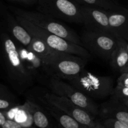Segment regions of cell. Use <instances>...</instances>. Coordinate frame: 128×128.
<instances>
[{"label": "cell", "instance_id": "1", "mask_svg": "<svg viewBox=\"0 0 128 128\" xmlns=\"http://www.w3.org/2000/svg\"><path fill=\"white\" fill-rule=\"evenodd\" d=\"M0 46L8 76L15 90L25 94L33 85L35 79L22 63L14 40L0 27Z\"/></svg>", "mask_w": 128, "mask_h": 128}, {"label": "cell", "instance_id": "2", "mask_svg": "<svg viewBox=\"0 0 128 128\" xmlns=\"http://www.w3.org/2000/svg\"><path fill=\"white\" fill-rule=\"evenodd\" d=\"M88 61L76 55L54 50L43 63L47 75L68 82L84 69Z\"/></svg>", "mask_w": 128, "mask_h": 128}, {"label": "cell", "instance_id": "3", "mask_svg": "<svg viewBox=\"0 0 128 128\" xmlns=\"http://www.w3.org/2000/svg\"><path fill=\"white\" fill-rule=\"evenodd\" d=\"M9 9L14 15L21 16L38 27L84 47L81 37L58 19L40 11H27L12 6Z\"/></svg>", "mask_w": 128, "mask_h": 128}, {"label": "cell", "instance_id": "4", "mask_svg": "<svg viewBox=\"0 0 128 128\" xmlns=\"http://www.w3.org/2000/svg\"><path fill=\"white\" fill-rule=\"evenodd\" d=\"M14 16L19 23L27 30L32 37L41 40L52 50L76 55L88 60L91 58L90 53L83 46L71 42L61 36L51 33L41 28L33 25L21 16L16 15Z\"/></svg>", "mask_w": 128, "mask_h": 128}, {"label": "cell", "instance_id": "5", "mask_svg": "<svg viewBox=\"0 0 128 128\" xmlns=\"http://www.w3.org/2000/svg\"><path fill=\"white\" fill-rule=\"evenodd\" d=\"M68 82L88 97L97 100L111 95L114 89V82L111 77L99 76L84 69Z\"/></svg>", "mask_w": 128, "mask_h": 128}, {"label": "cell", "instance_id": "6", "mask_svg": "<svg viewBox=\"0 0 128 128\" xmlns=\"http://www.w3.org/2000/svg\"><path fill=\"white\" fill-rule=\"evenodd\" d=\"M38 81L46 86L51 92L59 96L68 98L78 106L88 112L90 115H96L99 112L98 105L93 99L79 91L69 82L48 75L43 76Z\"/></svg>", "mask_w": 128, "mask_h": 128}, {"label": "cell", "instance_id": "7", "mask_svg": "<svg viewBox=\"0 0 128 128\" xmlns=\"http://www.w3.org/2000/svg\"><path fill=\"white\" fill-rule=\"evenodd\" d=\"M38 10L58 20L76 24L84 23L81 5L71 0H38Z\"/></svg>", "mask_w": 128, "mask_h": 128}, {"label": "cell", "instance_id": "8", "mask_svg": "<svg viewBox=\"0 0 128 128\" xmlns=\"http://www.w3.org/2000/svg\"><path fill=\"white\" fill-rule=\"evenodd\" d=\"M83 46L91 53L104 60H110L118 38L108 33L86 30L81 36Z\"/></svg>", "mask_w": 128, "mask_h": 128}, {"label": "cell", "instance_id": "9", "mask_svg": "<svg viewBox=\"0 0 128 128\" xmlns=\"http://www.w3.org/2000/svg\"><path fill=\"white\" fill-rule=\"evenodd\" d=\"M36 88L49 102L72 117L80 124L90 127H92L94 125L91 115L83 109L76 105L71 100L64 97L55 95L48 90L47 89L38 87Z\"/></svg>", "mask_w": 128, "mask_h": 128}, {"label": "cell", "instance_id": "10", "mask_svg": "<svg viewBox=\"0 0 128 128\" xmlns=\"http://www.w3.org/2000/svg\"><path fill=\"white\" fill-rule=\"evenodd\" d=\"M81 10L84 18V25L86 30L113 35L109 23L108 11L88 5H81Z\"/></svg>", "mask_w": 128, "mask_h": 128}, {"label": "cell", "instance_id": "11", "mask_svg": "<svg viewBox=\"0 0 128 128\" xmlns=\"http://www.w3.org/2000/svg\"><path fill=\"white\" fill-rule=\"evenodd\" d=\"M0 27L6 29L10 36L16 41L27 47L31 43L32 37L26 28L16 20L13 14L6 8L1 16Z\"/></svg>", "mask_w": 128, "mask_h": 128}, {"label": "cell", "instance_id": "12", "mask_svg": "<svg viewBox=\"0 0 128 128\" xmlns=\"http://www.w3.org/2000/svg\"><path fill=\"white\" fill-rule=\"evenodd\" d=\"M15 42L22 63L35 80H39L42 77L47 75L45 72L42 60L23 45L16 41Z\"/></svg>", "mask_w": 128, "mask_h": 128}, {"label": "cell", "instance_id": "13", "mask_svg": "<svg viewBox=\"0 0 128 128\" xmlns=\"http://www.w3.org/2000/svg\"><path fill=\"white\" fill-rule=\"evenodd\" d=\"M108 18L113 35L118 38L128 39V13L126 10L108 11Z\"/></svg>", "mask_w": 128, "mask_h": 128}, {"label": "cell", "instance_id": "14", "mask_svg": "<svg viewBox=\"0 0 128 128\" xmlns=\"http://www.w3.org/2000/svg\"><path fill=\"white\" fill-rule=\"evenodd\" d=\"M100 107L99 111L103 116L116 119L128 125V111L123 103L111 99Z\"/></svg>", "mask_w": 128, "mask_h": 128}, {"label": "cell", "instance_id": "15", "mask_svg": "<svg viewBox=\"0 0 128 128\" xmlns=\"http://www.w3.org/2000/svg\"><path fill=\"white\" fill-rule=\"evenodd\" d=\"M124 39L118 38L117 46L114 50L110 63L114 70H121L128 65V50Z\"/></svg>", "mask_w": 128, "mask_h": 128}, {"label": "cell", "instance_id": "16", "mask_svg": "<svg viewBox=\"0 0 128 128\" xmlns=\"http://www.w3.org/2000/svg\"><path fill=\"white\" fill-rule=\"evenodd\" d=\"M26 48L38 55L42 61H44L54 51V50L49 47L43 41L33 37L31 43L26 47Z\"/></svg>", "mask_w": 128, "mask_h": 128}, {"label": "cell", "instance_id": "17", "mask_svg": "<svg viewBox=\"0 0 128 128\" xmlns=\"http://www.w3.org/2000/svg\"><path fill=\"white\" fill-rule=\"evenodd\" d=\"M20 105L18 99L4 85L0 84V110L6 111Z\"/></svg>", "mask_w": 128, "mask_h": 128}, {"label": "cell", "instance_id": "18", "mask_svg": "<svg viewBox=\"0 0 128 128\" xmlns=\"http://www.w3.org/2000/svg\"><path fill=\"white\" fill-rule=\"evenodd\" d=\"M83 5L92 6L107 11H122L124 9L111 0H81Z\"/></svg>", "mask_w": 128, "mask_h": 128}, {"label": "cell", "instance_id": "19", "mask_svg": "<svg viewBox=\"0 0 128 128\" xmlns=\"http://www.w3.org/2000/svg\"><path fill=\"white\" fill-rule=\"evenodd\" d=\"M111 96V99L123 102L128 99V87L116 85V87L114 88Z\"/></svg>", "mask_w": 128, "mask_h": 128}, {"label": "cell", "instance_id": "20", "mask_svg": "<svg viewBox=\"0 0 128 128\" xmlns=\"http://www.w3.org/2000/svg\"><path fill=\"white\" fill-rule=\"evenodd\" d=\"M105 124L106 126L112 128H128V125L124 123L120 122L114 119H108L105 120Z\"/></svg>", "mask_w": 128, "mask_h": 128}, {"label": "cell", "instance_id": "21", "mask_svg": "<svg viewBox=\"0 0 128 128\" xmlns=\"http://www.w3.org/2000/svg\"><path fill=\"white\" fill-rule=\"evenodd\" d=\"M117 85L122 87H128V74L122 73L117 80Z\"/></svg>", "mask_w": 128, "mask_h": 128}, {"label": "cell", "instance_id": "22", "mask_svg": "<svg viewBox=\"0 0 128 128\" xmlns=\"http://www.w3.org/2000/svg\"><path fill=\"white\" fill-rule=\"evenodd\" d=\"M0 128H24L20 123L14 121V120L7 119L4 124Z\"/></svg>", "mask_w": 128, "mask_h": 128}, {"label": "cell", "instance_id": "23", "mask_svg": "<svg viewBox=\"0 0 128 128\" xmlns=\"http://www.w3.org/2000/svg\"><path fill=\"white\" fill-rule=\"evenodd\" d=\"M8 1L24 5H32L38 3V0H8Z\"/></svg>", "mask_w": 128, "mask_h": 128}, {"label": "cell", "instance_id": "24", "mask_svg": "<svg viewBox=\"0 0 128 128\" xmlns=\"http://www.w3.org/2000/svg\"><path fill=\"white\" fill-rule=\"evenodd\" d=\"M6 120H7V117L5 115L4 112L0 110V127L4 124Z\"/></svg>", "mask_w": 128, "mask_h": 128}, {"label": "cell", "instance_id": "25", "mask_svg": "<svg viewBox=\"0 0 128 128\" xmlns=\"http://www.w3.org/2000/svg\"><path fill=\"white\" fill-rule=\"evenodd\" d=\"M120 72L122 74V73H126V74H128V65L124 67V69H122V70H120Z\"/></svg>", "mask_w": 128, "mask_h": 128}, {"label": "cell", "instance_id": "26", "mask_svg": "<svg viewBox=\"0 0 128 128\" xmlns=\"http://www.w3.org/2000/svg\"><path fill=\"white\" fill-rule=\"evenodd\" d=\"M4 8H5L3 7V6H2V5L1 4V3H0V23H1V14H2V11H3V10H4Z\"/></svg>", "mask_w": 128, "mask_h": 128}, {"label": "cell", "instance_id": "27", "mask_svg": "<svg viewBox=\"0 0 128 128\" xmlns=\"http://www.w3.org/2000/svg\"><path fill=\"white\" fill-rule=\"evenodd\" d=\"M71 1H74V2L76 3L79 4V5H83V3L82 2L81 0H71Z\"/></svg>", "mask_w": 128, "mask_h": 128}, {"label": "cell", "instance_id": "28", "mask_svg": "<svg viewBox=\"0 0 128 128\" xmlns=\"http://www.w3.org/2000/svg\"><path fill=\"white\" fill-rule=\"evenodd\" d=\"M122 103H123L125 105H126V107H128V100H125V101H124Z\"/></svg>", "mask_w": 128, "mask_h": 128}, {"label": "cell", "instance_id": "29", "mask_svg": "<svg viewBox=\"0 0 128 128\" xmlns=\"http://www.w3.org/2000/svg\"><path fill=\"white\" fill-rule=\"evenodd\" d=\"M127 48H128V45H127Z\"/></svg>", "mask_w": 128, "mask_h": 128}, {"label": "cell", "instance_id": "30", "mask_svg": "<svg viewBox=\"0 0 128 128\" xmlns=\"http://www.w3.org/2000/svg\"><path fill=\"white\" fill-rule=\"evenodd\" d=\"M96 128H100V127H96Z\"/></svg>", "mask_w": 128, "mask_h": 128}, {"label": "cell", "instance_id": "31", "mask_svg": "<svg viewBox=\"0 0 128 128\" xmlns=\"http://www.w3.org/2000/svg\"></svg>", "mask_w": 128, "mask_h": 128}]
</instances>
